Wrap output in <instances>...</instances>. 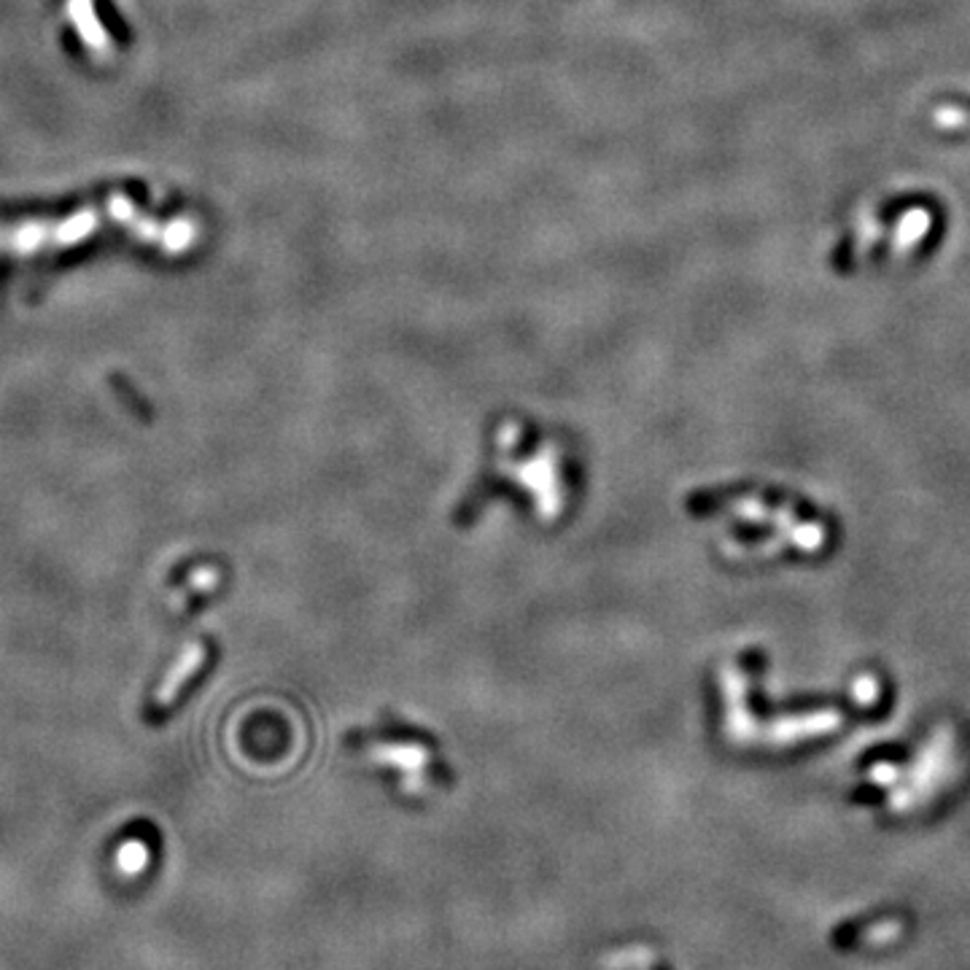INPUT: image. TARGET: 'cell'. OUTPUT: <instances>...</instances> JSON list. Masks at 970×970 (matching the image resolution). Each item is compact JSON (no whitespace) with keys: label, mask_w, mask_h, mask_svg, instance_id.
Wrapping results in <instances>:
<instances>
[{"label":"cell","mask_w":970,"mask_h":970,"mask_svg":"<svg viewBox=\"0 0 970 970\" xmlns=\"http://www.w3.org/2000/svg\"><path fill=\"white\" fill-rule=\"evenodd\" d=\"M106 219L114 221L108 203L103 208H84L60 221H25L17 227L0 230V251L33 254L49 246H73L100 230V224Z\"/></svg>","instance_id":"cell-1"},{"label":"cell","mask_w":970,"mask_h":970,"mask_svg":"<svg viewBox=\"0 0 970 970\" xmlns=\"http://www.w3.org/2000/svg\"><path fill=\"white\" fill-rule=\"evenodd\" d=\"M68 17H71L73 27L79 30L84 46H87L89 52L95 54V57L106 60V57L114 54L111 36L106 33V27L100 25L92 0H68Z\"/></svg>","instance_id":"cell-2"},{"label":"cell","mask_w":970,"mask_h":970,"mask_svg":"<svg viewBox=\"0 0 970 970\" xmlns=\"http://www.w3.org/2000/svg\"><path fill=\"white\" fill-rule=\"evenodd\" d=\"M203 661H205L203 644H197V642L186 644V650L181 653V658L176 661V666L168 671V677L162 679V685H159L154 704H157L159 709H165V706L173 704V701L178 698V693H181V688H184L186 679L194 677V674L200 671Z\"/></svg>","instance_id":"cell-3"}]
</instances>
